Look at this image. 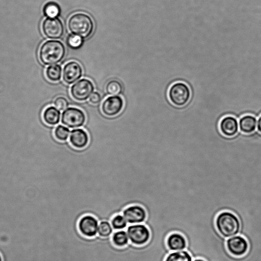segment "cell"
<instances>
[{
    "mask_svg": "<svg viewBox=\"0 0 261 261\" xmlns=\"http://www.w3.org/2000/svg\"><path fill=\"white\" fill-rule=\"evenodd\" d=\"M215 224L218 232L225 238L239 234L241 231L240 219L235 214L229 211L219 213L216 218Z\"/></svg>",
    "mask_w": 261,
    "mask_h": 261,
    "instance_id": "6da1fadb",
    "label": "cell"
},
{
    "mask_svg": "<svg viewBox=\"0 0 261 261\" xmlns=\"http://www.w3.org/2000/svg\"><path fill=\"white\" fill-rule=\"evenodd\" d=\"M66 53L65 47L59 40H50L44 42L41 46L39 57L42 63L52 65L60 62Z\"/></svg>",
    "mask_w": 261,
    "mask_h": 261,
    "instance_id": "7a4b0ae2",
    "label": "cell"
},
{
    "mask_svg": "<svg viewBox=\"0 0 261 261\" xmlns=\"http://www.w3.org/2000/svg\"><path fill=\"white\" fill-rule=\"evenodd\" d=\"M67 26L72 34L87 38L92 34L94 23L87 14L77 13L71 15L68 20Z\"/></svg>",
    "mask_w": 261,
    "mask_h": 261,
    "instance_id": "3957f363",
    "label": "cell"
},
{
    "mask_svg": "<svg viewBox=\"0 0 261 261\" xmlns=\"http://www.w3.org/2000/svg\"><path fill=\"white\" fill-rule=\"evenodd\" d=\"M191 94L189 86L182 82L172 84L168 90V98L169 101L176 107L186 106L190 101Z\"/></svg>",
    "mask_w": 261,
    "mask_h": 261,
    "instance_id": "277c9868",
    "label": "cell"
},
{
    "mask_svg": "<svg viewBox=\"0 0 261 261\" xmlns=\"http://www.w3.org/2000/svg\"><path fill=\"white\" fill-rule=\"evenodd\" d=\"M126 231L129 241L137 246L146 244L150 238V231L144 223L129 224Z\"/></svg>",
    "mask_w": 261,
    "mask_h": 261,
    "instance_id": "5b68a950",
    "label": "cell"
},
{
    "mask_svg": "<svg viewBox=\"0 0 261 261\" xmlns=\"http://www.w3.org/2000/svg\"><path fill=\"white\" fill-rule=\"evenodd\" d=\"M86 117L84 112L75 107L66 109L62 113L61 122L70 128L82 126L85 123Z\"/></svg>",
    "mask_w": 261,
    "mask_h": 261,
    "instance_id": "8992f818",
    "label": "cell"
},
{
    "mask_svg": "<svg viewBox=\"0 0 261 261\" xmlns=\"http://www.w3.org/2000/svg\"><path fill=\"white\" fill-rule=\"evenodd\" d=\"M93 91L94 85L92 82L87 79H82L71 86L70 94L75 100L83 101L89 98Z\"/></svg>",
    "mask_w": 261,
    "mask_h": 261,
    "instance_id": "52a82bcc",
    "label": "cell"
},
{
    "mask_svg": "<svg viewBox=\"0 0 261 261\" xmlns=\"http://www.w3.org/2000/svg\"><path fill=\"white\" fill-rule=\"evenodd\" d=\"M226 246L231 255L241 257L247 253L249 244L244 237L238 234L227 238L226 240Z\"/></svg>",
    "mask_w": 261,
    "mask_h": 261,
    "instance_id": "ba28073f",
    "label": "cell"
},
{
    "mask_svg": "<svg viewBox=\"0 0 261 261\" xmlns=\"http://www.w3.org/2000/svg\"><path fill=\"white\" fill-rule=\"evenodd\" d=\"M42 30L48 38L56 39L62 37L64 28L62 22L58 17H47L42 22Z\"/></svg>",
    "mask_w": 261,
    "mask_h": 261,
    "instance_id": "9c48e42d",
    "label": "cell"
},
{
    "mask_svg": "<svg viewBox=\"0 0 261 261\" xmlns=\"http://www.w3.org/2000/svg\"><path fill=\"white\" fill-rule=\"evenodd\" d=\"M99 221L93 215H85L78 222V229L82 234L88 238H92L98 233Z\"/></svg>",
    "mask_w": 261,
    "mask_h": 261,
    "instance_id": "30bf717a",
    "label": "cell"
},
{
    "mask_svg": "<svg viewBox=\"0 0 261 261\" xmlns=\"http://www.w3.org/2000/svg\"><path fill=\"white\" fill-rule=\"evenodd\" d=\"M122 98L119 95H112L106 98L102 103L101 110L107 117H114L119 114L123 108Z\"/></svg>",
    "mask_w": 261,
    "mask_h": 261,
    "instance_id": "8fae6325",
    "label": "cell"
},
{
    "mask_svg": "<svg viewBox=\"0 0 261 261\" xmlns=\"http://www.w3.org/2000/svg\"><path fill=\"white\" fill-rule=\"evenodd\" d=\"M122 214L129 224L143 223L147 218L145 209L139 204L127 206L123 210Z\"/></svg>",
    "mask_w": 261,
    "mask_h": 261,
    "instance_id": "7c38bea8",
    "label": "cell"
},
{
    "mask_svg": "<svg viewBox=\"0 0 261 261\" xmlns=\"http://www.w3.org/2000/svg\"><path fill=\"white\" fill-rule=\"evenodd\" d=\"M219 128L224 136L228 138L233 137L239 132L238 119L232 115H226L220 119Z\"/></svg>",
    "mask_w": 261,
    "mask_h": 261,
    "instance_id": "4fadbf2b",
    "label": "cell"
},
{
    "mask_svg": "<svg viewBox=\"0 0 261 261\" xmlns=\"http://www.w3.org/2000/svg\"><path fill=\"white\" fill-rule=\"evenodd\" d=\"M83 73L81 65L72 61L66 63L63 69V80L68 84H71L79 80Z\"/></svg>",
    "mask_w": 261,
    "mask_h": 261,
    "instance_id": "5bb4252c",
    "label": "cell"
},
{
    "mask_svg": "<svg viewBox=\"0 0 261 261\" xmlns=\"http://www.w3.org/2000/svg\"><path fill=\"white\" fill-rule=\"evenodd\" d=\"M89 138L87 133L82 128L72 129L69 135V142L75 148L81 149L88 144Z\"/></svg>",
    "mask_w": 261,
    "mask_h": 261,
    "instance_id": "9a60e30c",
    "label": "cell"
},
{
    "mask_svg": "<svg viewBox=\"0 0 261 261\" xmlns=\"http://www.w3.org/2000/svg\"><path fill=\"white\" fill-rule=\"evenodd\" d=\"M166 244L171 251L185 250L187 246V242L185 236L177 232H174L168 235Z\"/></svg>",
    "mask_w": 261,
    "mask_h": 261,
    "instance_id": "2e32d148",
    "label": "cell"
},
{
    "mask_svg": "<svg viewBox=\"0 0 261 261\" xmlns=\"http://www.w3.org/2000/svg\"><path fill=\"white\" fill-rule=\"evenodd\" d=\"M257 120L256 117L251 114L243 115L239 119V130L244 134H251L255 131Z\"/></svg>",
    "mask_w": 261,
    "mask_h": 261,
    "instance_id": "e0dca14e",
    "label": "cell"
},
{
    "mask_svg": "<svg viewBox=\"0 0 261 261\" xmlns=\"http://www.w3.org/2000/svg\"><path fill=\"white\" fill-rule=\"evenodd\" d=\"M60 111L53 106L46 108L43 113V119L48 125H55L59 123L60 120Z\"/></svg>",
    "mask_w": 261,
    "mask_h": 261,
    "instance_id": "ac0fdd59",
    "label": "cell"
},
{
    "mask_svg": "<svg viewBox=\"0 0 261 261\" xmlns=\"http://www.w3.org/2000/svg\"><path fill=\"white\" fill-rule=\"evenodd\" d=\"M113 244L117 247L125 246L129 242L127 233L125 230H118L114 231L111 236Z\"/></svg>",
    "mask_w": 261,
    "mask_h": 261,
    "instance_id": "d6986e66",
    "label": "cell"
},
{
    "mask_svg": "<svg viewBox=\"0 0 261 261\" xmlns=\"http://www.w3.org/2000/svg\"><path fill=\"white\" fill-rule=\"evenodd\" d=\"M190 253L186 250L171 251L166 256L165 261H193Z\"/></svg>",
    "mask_w": 261,
    "mask_h": 261,
    "instance_id": "ffe728a7",
    "label": "cell"
},
{
    "mask_svg": "<svg viewBox=\"0 0 261 261\" xmlns=\"http://www.w3.org/2000/svg\"><path fill=\"white\" fill-rule=\"evenodd\" d=\"M44 15L49 18H56L60 16L61 8L55 2H49L45 4L43 8Z\"/></svg>",
    "mask_w": 261,
    "mask_h": 261,
    "instance_id": "44dd1931",
    "label": "cell"
},
{
    "mask_svg": "<svg viewBox=\"0 0 261 261\" xmlns=\"http://www.w3.org/2000/svg\"><path fill=\"white\" fill-rule=\"evenodd\" d=\"M46 76L51 82H57L61 78L62 68L58 64L49 66L46 69Z\"/></svg>",
    "mask_w": 261,
    "mask_h": 261,
    "instance_id": "7402d4cb",
    "label": "cell"
},
{
    "mask_svg": "<svg viewBox=\"0 0 261 261\" xmlns=\"http://www.w3.org/2000/svg\"><path fill=\"white\" fill-rule=\"evenodd\" d=\"M66 44L72 49L80 48L84 43V38L73 34H69L66 38Z\"/></svg>",
    "mask_w": 261,
    "mask_h": 261,
    "instance_id": "603a6c76",
    "label": "cell"
},
{
    "mask_svg": "<svg viewBox=\"0 0 261 261\" xmlns=\"http://www.w3.org/2000/svg\"><path fill=\"white\" fill-rule=\"evenodd\" d=\"M114 230L110 222L102 221L99 222L97 234L100 237L107 238L111 236Z\"/></svg>",
    "mask_w": 261,
    "mask_h": 261,
    "instance_id": "cb8c5ba5",
    "label": "cell"
},
{
    "mask_svg": "<svg viewBox=\"0 0 261 261\" xmlns=\"http://www.w3.org/2000/svg\"><path fill=\"white\" fill-rule=\"evenodd\" d=\"M110 222L114 230L124 229L127 227L128 223L121 214L115 215Z\"/></svg>",
    "mask_w": 261,
    "mask_h": 261,
    "instance_id": "d4e9b609",
    "label": "cell"
},
{
    "mask_svg": "<svg viewBox=\"0 0 261 261\" xmlns=\"http://www.w3.org/2000/svg\"><path fill=\"white\" fill-rule=\"evenodd\" d=\"M106 91L110 95H118L122 91V86L118 81L113 80L109 81L106 85Z\"/></svg>",
    "mask_w": 261,
    "mask_h": 261,
    "instance_id": "484cf974",
    "label": "cell"
},
{
    "mask_svg": "<svg viewBox=\"0 0 261 261\" xmlns=\"http://www.w3.org/2000/svg\"><path fill=\"white\" fill-rule=\"evenodd\" d=\"M70 133L68 128L63 125H59L55 129L54 136L58 140L65 141L68 138Z\"/></svg>",
    "mask_w": 261,
    "mask_h": 261,
    "instance_id": "4316f807",
    "label": "cell"
},
{
    "mask_svg": "<svg viewBox=\"0 0 261 261\" xmlns=\"http://www.w3.org/2000/svg\"><path fill=\"white\" fill-rule=\"evenodd\" d=\"M68 105L66 98L62 96L57 97L54 101L55 106L60 111L65 110L67 109Z\"/></svg>",
    "mask_w": 261,
    "mask_h": 261,
    "instance_id": "83f0119b",
    "label": "cell"
},
{
    "mask_svg": "<svg viewBox=\"0 0 261 261\" xmlns=\"http://www.w3.org/2000/svg\"><path fill=\"white\" fill-rule=\"evenodd\" d=\"M237 189L241 190L243 192H244L245 193H246L247 195H248L251 198V199L252 200V201L254 203V200H253L254 199L253 197L252 196V195L249 192H248L246 190H245L243 188H238ZM254 204H255V203H254ZM257 219L256 218L255 220L253 222H252L251 223L248 224V225H241V228L242 229H248L249 228L252 227V226H254L255 224L256 225L257 223Z\"/></svg>",
    "mask_w": 261,
    "mask_h": 261,
    "instance_id": "f1b7e54d",
    "label": "cell"
},
{
    "mask_svg": "<svg viewBox=\"0 0 261 261\" xmlns=\"http://www.w3.org/2000/svg\"><path fill=\"white\" fill-rule=\"evenodd\" d=\"M101 97L100 94L97 92H93L89 97V101L94 105L97 104L100 102Z\"/></svg>",
    "mask_w": 261,
    "mask_h": 261,
    "instance_id": "f546056e",
    "label": "cell"
},
{
    "mask_svg": "<svg viewBox=\"0 0 261 261\" xmlns=\"http://www.w3.org/2000/svg\"><path fill=\"white\" fill-rule=\"evenodd\" d=\"M257 129L258 132L261 134V115L257 120Z\"/></svg>",
    "mask_w": 261,
    "mask_h": 261,
    "instance_id": "4dcf8cb0",
    "label": "cell"
},
{
    "mask_svg": "<svg viewBox=\"0 0 261 261\" xmlns=\"http://www.w3.org/2000/svg\"><path fill=\"white\" fill-rule=\"evenodd\" d=\"M193 261H205V260L203 259L198 258L193 259Z\"/></svg>",
    "mask_w": 261,
    "mask_h": 261,
    "instance_id": "1f68e13d",
    "label": "cell"
},
{
    "mask_svg": "<svg viewBox=\"0 0 261 261\" xmlns=\"http://www.w3.org/2000/svg\"><path fill=\"white\" fill-rule=\"evenodd\" d=\"M0 261H3V258H2L1 254H0Z\"/></svg>",
    "mask_w": 261,
    "mask_h": 261,
    "instance_id": "d6a6232c",
    "label": "cell"
}]
</instances>
